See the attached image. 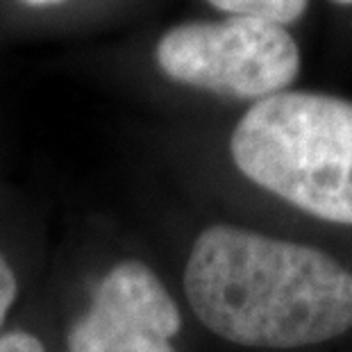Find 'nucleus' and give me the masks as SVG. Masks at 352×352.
I'll return each mask as SVG.
<instances>
[{
  "label": "nucleus",
  "mask_w": 352,
  "mask_h": 352,
  "mask_svg": "<svg viewBox=\"0 0 352 352\" xmlns=\"http://www.w3.org/2000/svg\"><path fill=\"white\" fill-rule=\"evenodd\" d=\"M334 3H339V5H352V0H334Z\"/></svg>",
  "instance_id": "9"
},
{
  "label": "nucleus",
  "mask_w": 352,
  "mask_h": 352,
  "mask_svg": "<svg viewBox=\"0 0 352 352\" xmlns=\"http://www.w3.org/2000/svg\"><path fill=\"white\" fill-rule=\"evenodd\" d=\"M155 57L173 82L239 100L282 94L300 71L294 36L282 25L248 16L170 28Z\"/></svg>",
  "instance_id": "3"
},
{
  "label": "nucleus",
  "mask_w": 352,
  "mask_h": 352,
  "mask_svg": "<svg viewBox=\"0 0 352 352\" xmlns=\"http://www.w3.org/2000/svg\"><path fill=\"white\" fill-rule=\"evenodd\" d=\"M16 294H19V282H16V275H14L12 266L7 264V259L0 254V329H3L5 323V316L10 311V307L16 300Z\"/></svg>",
  "instance_id": "6"
},
{
  "label": "nucleus",
  "mask_w": 352,
  "mask_h": 352,
  "mask_svg": "<svg viewBox=\"0 0 352 352\" xmlns=\"http://www.w3.org/2000/svg\"><path fill=\"white\" fill-rule=\"evenodd\" d=\"M236 168L302 212L352 226V102L311 91L257 100L232 134Z\"/></svg>",
  "instance_id": "2"
},
{
  "label": "nucleus",
  "mask_w": 352,
  "mask_h": 352,
  "mask_svg": "<svg viewBox=\"0 0 352 352\" xmlns=\"http://www.w3.org/2000/svg\"><path fill=\"white\" fill-rule=\"evenodd\" d=\"M207 3L232 16L261 19L284 28L302 16L309 0H207Z\"/></svg>",
  "instance_id": "5"
},
{
  "label": "nucleus",
  "mask_w": 352,
  "mask_h": 352,
  "mask_svg": "<svg viewBox=\"0 0 352 352\" xmlns=\"http://www.w3.org/2000/svg\"><path fill=\"white\" fill-rule=\"evenodd\" d=\"M30 5H55V3H62V0H25Z\"/></svg>",
  "instance_id": "8"
},
{
  "label": "nucleus",
  "mask_w": 352,
  "mask_h": 352,
  "mask_svg": "<svg viewBox=\"0 0 352 352\" xmlns=\"http://www.w3.org/2000/svg\"><path fill=\"white\" fill-rule=\"evenodd\" d=\"M184 291L200 323L239 346H314L352 327V273L316 248L241 228L202 232Z\"/></svg>",
  "instance_id": "1"
},
{
  "label": "nucleus",
  "mask_w": 352,
  "mask_h": 352,
  "mask_svg": "<svg viewBox=\"0 0 352 352\" xmlns=\"http://www.w3.org/2000/svg\"><path fill=\"white\" fill-rule=\"evenodd\" d=\"M182 327L175 300L141 261H121L102 277L89 311L69 334V352H175Z\"/></svg>",
  "instance_id": "4"
},
{
  "label": "nucleus",
  "mask_w": 352,
  "mask_h": 352,
  "mask_svg": "<svg viewBox=\"0 0 352 352\" xmlns=\"http://www.w3.org/2000/svg\"><path fill=\"white\" fill-rule=\"evenodd\" d=\"M0 352H46V348L34 334L16 329L0 336Z\"/></svg>",
  "instance_id": "7"
}]
</instances>
